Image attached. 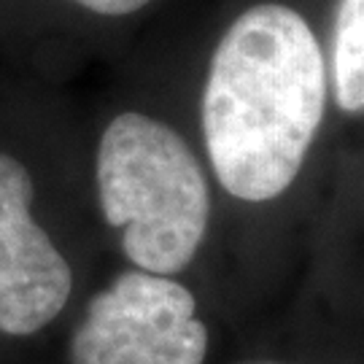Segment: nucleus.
<instances>
[{
	"label": "nucleus",
	"mask_w": 364,
	"mask_h": 364,
	"mask_svg": "<svg viewBox=\"0 0 364 364\" xmlns=\"http://www.w3.org/2000/svg\"><path fill=\"white\" fill-rule=\"evenodd\" d=\"M329 70L311 22L257 3L224 30L203 87V138L227 195L270 203L291 189L324 127Z\"/></svg>",
	"instance_id": "nucleus-1"
},
{
	"label": "nucleus",
	"mask_w": 364,
	"mask_h": 364,
	"mask_svg": "<svg viewBox=\"0 0 364 364\" xmlns=\"http://www.w3.org/2000/svg\"><path fill=\"white\" fill-rule=\"evenodd\" d=\"M97 197L138 270L178 275L195 262L210 221L208 178L162 119L141 111L111 119L97 146Z\"/></svg>",
	"instance_id": "nucleus-2"
},
{
	"label": "nucleus",
	"mask_w": 364,
	"mask_h": 364,
	"mask_svg": "<svg viewBox=\"0 0 364 364\" xmlns=\"http://www.w3.org/2000/svg\"><path fill=\"white\" fill-rule=\"evenodd\" d=\"M210 329L173 275L119 273L92 297L70 340V364H205Z\"/></svg>",
	"instance_id": "nucleus-3"
},
{
	"label": "nucleus",
	"mask_w": 364,
	"mask_h": 364,
	"mask_svg": "<svg viewBox=\"0 0 364 364\" xmlns=\"http://www.w3.org/2000/svg\"><path fill=\"white\" fill-rule=\"evenodd\" d=\"M33 178L0 151V332L25 338L65 308L73 273L33 216Z\"/></svg>",
	"instance_id": "nucleus-4"
},
{
	"label": "nucleus",
	"mask_w": 364,
	"mask_h": 364,
	"mask_svg": "<svg viewBox=\"0 0 364 364\" xmlns=\"http://www.w3.org/2000/svg\"><path fill=\"white\" fill-rule=\"evenodd\" d=\"M326 70L335 105L364 117V0H338Z\"/></svg>",
	"instance_id": "nucleus-5"
},
{
	"label": "nucleus",
	"mask_w": 364,
	"mask_h": 364,
	"mask_svg": "<svg viewBox=\"0 0 364 364\" xmlns=\"http://www.w3.org/2000/svg\"><path fill=\"white\" fill-rule=\"evenodd\" d=\"M73 3L100 16H127V14L141 11L151 0H73Z\"/></svg>",
	"instance_id": "nucleus-6"
},
{
	"label": "nucleus",
	"mask_w": 364,
	"mask_h": 364,
	"mask_svg": "<svg viewBox=\"0 0 364 364\" xmlns=\"http://www.w3.org/2000/svg\"><path fill=\"white\" fill-rule=\"evenodd\" d=\"M246 364H316V362H308V359H257V362H246Z\"/></svg>",
	"instance_id": "nucleus-7"
}]
</instances>
